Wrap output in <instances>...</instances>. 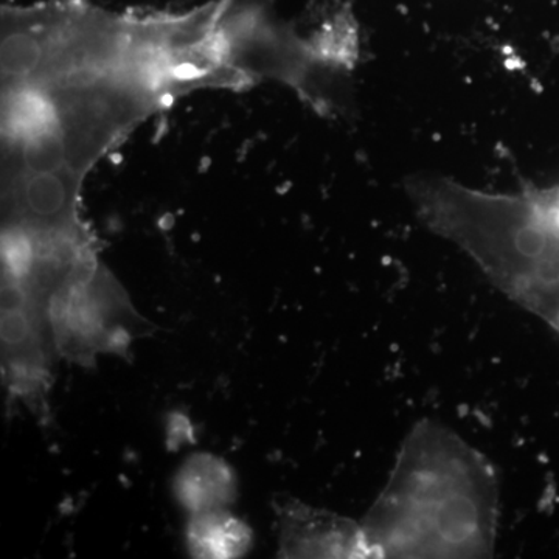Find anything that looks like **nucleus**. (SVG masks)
I'll return each instance as SVG.
<instances>
[{"mask_svg": "<svg viewBox=\"0 0 559 559\" xmlns=\"http://www.w3.org/2000/svg\"><path fill=\"white\" fill-rule=\"evenodd\" d=\"M274 509L280 527V557H369L362 525L296 499L280 498Z\"/></svg>", "mask_w": 559, "mask_h": 559, "instance_id": "nucleus-4", "label": "nucleus"}, {"mask_svg": "<svg viewBox=\"0 0 559 559\" xmlns=\"http://www.w3.org/2000/svg\"><path fill=\"white\" fill-rule=\"evenodd\" d=\"M175 495L190 514L229 509L237 498V479L223 459L200 452L180 466Z\"/></svg>", "mask_w": 559, "mask_h": 559, "instance_id": "nucleus-5", "label": "nucleus"}, {"mask_svg": "<svg viewBox=\"0 0 559 559\" xmlns=\"http://www.w3.org/2000/svg\"><path fill=\"white\" fill-rule=\"evenodd\" d=\"M187 544L194 558H240L252 546V530L227 509L191 514Z\"/></svg>", "mask_w": 559, "mask_h": 559, "instance_id": "nucleus-6", "label": "nucleus"}, {"mask_svg": "<svg viewBox=\"0 0 559 559\" xmlns=\"http://www.w3.org/2000/svg\"><path fill=\"white\" fill-rule=\"evenodd\" d=\"M49 314L60 356L86 367L100 355L127 356L132 342L153 331L100 263L60 290Z\"/></svg>", "mask_w": 559, "mask_h": 559, "instance_id": "nucleus-3", "label": "nucleus"}, {"mask_svg": "<svg viewBox=\"0 0 559 559\" xmlns=\"http://www.w3.org/2000/svg\"><path fill=\"white\" fill-rule=\"evenodd\" d=\"M454 241L499 288L559 331V186L469 190L455 213Z\"/></svg>", "mask_w": 559, "mask_h": 559, "instance_id": "nucleus-2", "label": "nucleus"}, {"mask_svg": "<svg viewBox=\"0 0 559 559\" xmlns=\"http://www.w3.org/2000/svg\"><path fill=\"white\" fill-rule=\"evenodd\" d=\"M498 488L484 457L428 423L404 443L395 471L362 524L369 557H489Z\"/></svg>", "mask_w": 559, "mask_h": 559, "instance_id": "nucleus-1", "label": "nucleus"}]
</instances>
